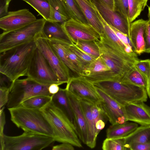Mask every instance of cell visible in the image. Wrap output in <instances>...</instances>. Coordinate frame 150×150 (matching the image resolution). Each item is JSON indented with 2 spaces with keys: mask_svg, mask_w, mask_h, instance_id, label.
I'll use <instances>...</instances> for the list:
<instances>
[{
  "mask_svg": "<svg viewBox=\"0 0 150 150\" xmlns=\"http://www.w3.org/2000/svg\"><path fill=\"white\" fill-rule=\"evenodd\" d=\"M37 47L33 41L0 53V73L13 83L26 76Z\"/></svg>",
  "mask_w": 150,
  "mask_h": 150,
  "instance_id": "6da1fadb",
  "label": "cell"
},
{
  "mask_svg": "<svg viewBox=\"0 0 150 150\" xmlns=\"http://www.w3.org/2000/svg\"><path fill=\"white\" fill-rule=\"evenodd\" d=\"M41 110L53 129L55 141L83 147L73 123L51 100Z\"/></svg>",
  "mask_w": 150,
  "mask_h": 150,
  "instance_id": "7a4b0ae2",
  "label": "cell"
},
{
  "mask_svg": "<svg viewBox=\"0 0 150 150\" xmlns=\"http://www.w3.org/2000/svg\"><path fill=\"white\" fill-rule=\"evenodd\" d=\"M8 109L11 120L18 128L54 138L53 129L41 109L21 105Z\"/></svg>",
  "mask_w": 150,
  "mask_h": 150,
  "instance_id": "3957f363",
  "label": "cell"
},
{
  "mask_svg": "<svg viewBox=\"0 0 150 150\" xmlns=\"http://www.w3.org/2000/svg\"><path fill=\"white\" fill-rule=\"evenodd\" d=\"M95 42L99 49L100 57L120 80L139 60L137 57L128 55L119 51L103 33L100 35V40Z\"/></svg>",
  "mask_w": 150,
  "mask_h": 150,
  "instance_id": "277c9868",
  "label": "cell"
},
{
  "mask_svg": "<svg viewBox=\"0 0 150 150\" xmlns=\"http://www.w3.org/2000/svg\"><path fill=\"white\" fill-rule=\"evenodd\" d=\"M92 83L123 106L133 102H145L147 99L146 89L132 85L115 81H105Z\"/></svg>",
  "mask_w": 150,
  "mask_h": 150,
  "instance_id": "5b68a950",
  "label": "cell"
},
{
  "mask_svg": "<svg viewBox=\"0 0 150 150\" xmlns=\"http://www.w3.org/2000/svg\"><path fill=\"white\" fill-rule=\"evenodd\" d=\"M46 21L43 18L37 19L17 30L3 32L0 35V53L14 47L36 41L41 37Z\"/></svg>",
  "mask_w": 150,
  "mask_h": 150,
  "instance_id": "8992f818",
  "label": "cell"
},
{
  "mask_svg": "<svg viewBox=\"0 0 150 150\" xmlns=\"http://www.w3.org/2000/svg\"><path fill=\"white\" fill-rule=\"evenodd\" d=\"M0 141V150H41L50 146L55 140L52 137L24 131L17 136L4 134Z\"/></svg>",
  "mask_w": 150,
  "mask_h": 150,
  "instance_id": "52a82bcc",
  "label": "cell"
},
{
  "mask_svg": "<svg viewBox=\"0 0 150 150\" xmlns=\"http://www.w3.org/2000/svg\"><path fill=\"white\" fill-rule=\"evenodd\" d=\"M50 85L40 83L27 77L16 80L10 87L7 108L8 109L19 106L23 101L36 96H52L53 95L48 91Z\"/></svg>",
  "mask_w": 150,
  "mask_h": 150,
  "instance_id": "ba28073f",
  "label": "cell"
},
{
  "mask_svg": "<svg viewBox=\"0 0 150 150\" xmlns=\"http://www.w3.org/2000/svg\"><path fill=\"white\" fill-rule=\"evenodd\" d=\"M28 78L46 85L62 84L41 52L37 47L27 75Z\"/></svg>",
  "mask_w": 150,
  "mask_h": 150,
  "instance_id": "9c48e42d",
  "label": "cell"
},
{
  "mask_svg": "<svg viewBox=\"0 0 150 150\" xmlns=\"http://www.w3.org/2000/svg\"><path fill=\"white\" fill-rule=\"evenodd\" d=\"M37 48L57 76L62 84L67 83L71 71L62 60L47 39L40 37L35 41Z\"/></svg>",
  "mask_w": 150,
  "mask_h": 150,
  "instance_id": "30bf717a",
  "label": "cell"
},
{
  "mask_svg": "<svg viewBox=\"0 0 150 150\" xmlns=\"http://www.w3.org/2000/svg\"><path fill=\"white\" fill-rule=\"evenodd\" d=\"M65 33L72 44L80 40L96 41L100 35L91 25L70 18L61 24Z\"/></svg>",
  "mask_w": 150,
  "mask_h": 150,
  "instance_id": "8fae6325",
  "label": "cell"
},
{
  "mask_svg": "<svg viewBox=\"0 0 150 150\" xmlns=\"http://www.w3.org/2000/svg\"><path fill=\"white\" fill-rule=\"evenodd\" d=\"M100 98L96 104L112 125L127 121L124 106L120 104L100 88L94 86Z\"/></svg>",
  "mask_w": 150,
  "mask_h": 150,
  "instance_id": "7c38bea8",
  "label": "cell"
},
{
  "mask_svg": "<svg viewBox=\"0 0 150 150\" xmlns=\"http://www.w3.org/2000/svg\"><path fill=\"white\" fill-rule=\"evenodd\" d=\"M65 88L79 99L97 104L100 98L93 84L81 76L71 77Z\"/></svg>",
  "mask_w": 150,
  "mask_h": 150,
  "instance_id": "4fadbf2b",
  "label": "cell"
},
{
  "mask_svg": "<svg viewBox=\"0 0 150 150\" xmlns=\"http://www.w3.org/2000/svg\"><path fill=\"white\" fill-rule=\"evenodd\" d=\"M103 18L110 26L130 38V24L129 20L118 12L112 10L101 0H90Z\"/></svg>",
  "mask_w": 150,
  "mask_h": 150,
  "instance_id": "5bb4252c",
  "label": "cell"
},
{
  "mask_svg": "<svg viewBox=\"0 0 150 150\" xmlns=\"http://www.w3.org/2000/svg\"><path fill=\"white\" fill-rule=\"evenodd\" d=\"M36 20L35 16L27 9L10 11L0 18V28L4 32H8L24 27Z\"/></svg>",
  "mask_w": 150,
  "mask_h": 150,
  "instance_id": "9a60e30c",
  "label": "cell"
},
{
  "mask_svg": "<svg viewBox=\"0 0 150 150\" xmlns=\"http://www.w3.org/2000/svg\"><path fill=\"white\" fill-rule=\"evenodd\" d=\"M67 92L73 112V124L77 134L80 140L86 145L88 138L87 127L85 116L79 100L67 90Z\"/></svg>",
  "mask_w": 150,
  "mask_h": 150,
  "instance_id": "2e32d148",
  "label": "cell"
},
{
  "mask_svg": "<svg viewBox=\"0 0 150 150\" xmlns=\"http://www.w3.org/2000/svg\"><path fill=\"white\" fill-rule=\"evenodd\" d=\"M124 106L127 121L141 125H150V107L144 102H133Z\"/></svg>",
  "mask_w": 150,
  "mask_h": 150,
  "instance_id": "e0dca14e",
  "label": "cell"
},
{
  "mask_svg": "<svg viewBox=\"0 0 150 150\" xmlns=\"http://www.w3.org/2000/svg\"><path fill=\"white\" fill-rule=\"evenodd\" d=\"M147 20L142 19L137 20L130 24V39L134 51L137 55L144 52V34Z\"/></svg>",
  "mask_w": 150,
  "mask_h": 150,
  "instance_id": "ac0fdd59",
  "label": "cell"
},
{
  "mask_svg": "<svg viewBox=\"0 0 150 150\" xmlns=\"http://www.w3.org/2000/svg\"><path fill=\"white\" fill-rule=\"evenodd\" d=\"M86 18L88 24L101 35L104 32L103 25L90 0H75Z\"/></svg>",
  "mask_w": 150,
  "mask_h": 150,
  "instance_id": "d6986e66",
  "label": "cell"
},
{
  "mask_svg": "<svg viewBox=\"0 0 150 150\" xmlns=\"http://www.w3.org/2000/svg\"><path fill=\"white\" fill-rule=\"evenodd\" d=\"M41 37L48 40H55L72 44L60 23L46 20Z\"/></svg>",
  "mask_w": 150,
  "mask_h": 150,
  "instance_id": "ffe728a7",
  "label": "cell"
},
{
  "mask_svg": "<svg viewBox=\"0 0 150 150\" xmlns=\"http://www.w3.org/2000/svg\"><path fill=\"white\" fill-rule=\"evenodd\" d=\"M103 25V33L112 45L121 52L125 54L134 57H137V54L130 49L127 47L120 40L113 30L106 22L98 11L92 4Z\"/></svg>",
  "mask_w": 150,
  "mask_h": 150,
  "instance_id": "44dd1931",
  "label": "cell"
},
{
  "mask_svg": "<svg viewBox=\"0 0 150 150\" xmlns=\"http://www.w3.org/2000/svg\"><path fill=\"white\" fill-rule=\"evenodd\" d=\"M79 100L86 121L88 134L86 145L91 149H93L96 146L97 138L95 135L91 110V105L92 103L84 100Z\"/></svg>",
  "mask_w": 150,
  "mask_h": 150,
  "instance_id": "7402d4cb",
  "label": "cell"
},
{
  "mask_svg": "<svg viewBox=\"0 0 150 150\" xmlns=\"http://www.w3.org/2000/svg\"><path fill=\"white\" fill-rule=\"evenodd\" d=\"M138 126L137 123L128 121L122 124L111 125L106 130L107 138H123L132 133Z\"/></svg>",
  "mask_w": 150,
  "mask_h": 150,
  "instance_id": "603a6c76",
  "label": "cell"
},
{
  "mask_svg": "<svg viewBox=\"0 0 150 150\" xmlns=\"http://www.w3.org/2000/svg\"><path fill=\"white\" fill-rule=\"evenodd\" d=\"M46 0L50 8V15L48 21L62 24L70 19L62 0Z\"/></svg>",
  "mask_w": 150,
  "mask_h": 150,
  "instance_id": "cb8c5ba5",
  "label": "cell"
},
{
  "mask_svg": "<svg viewBox=\"0 0 150 150\" xmlns=\"http://www.w3.org/2000/svg\"><path fill=\"white\" fill-rule=\"evenodd\" d=\"M51 101L56 107L61 110L73 123V114L65 88H60L57 93L52 97Z\"/></svg>",
  "mask_w": 150,
  "mask_h": 150,
  "instance_id": "d4e9b609",
  "label": "cell"
},
{
  "mask_svg": "<svg viewBox=\"0 0 150 150\" xmlns=\"http://www.w3.org/2000/svg\"><path fill=\"white\" fill-rule=\"evenodd\" d=\"M124 139L129 150L132 144L150 142V125L138 126Z\"/></svg>",
  "mask_w": 150,
  "mask_h": 150,
  "instance_id": "484cf974",
  "label": "cell"
},
{
  "mask_svg": "<svg viewBox=\"0 0 150 150\" xmlns=\"http://www.w3.org/2000/svg\"><path fill=\"white\" fill-rule=\"evenodd\" d=\"M147 79L133 65L120 79L119 81L146 88Z\"/></svg>",
  "mask_w": 150,
  "mask_h": 150,
  "instance_id": "4316f807",
  "label": "cell"
},
{
  "mask_svg": "<svg viewBox=\"0 0 150 150\" xmlns=\"http://www.w3.org/2000/svg\"><path fill=\"white\" fill-rule=\"evenodd\" d=\"M53 49L57 54L65 65L76 76H80L81 73L78 68L69 59L65 53L61 41L55 40H48Z\"/></svg>",
  "mask_w": 150,
  "mask_h": 150,
  "instance_id": "83f0119b",
  "label": "cell"
},
{
  "mask_svg": "<svg viewBox=\"0 0 150 150\" xmlns=\"http://www.w3.org/2000/svg\"><path fill=\"white\" fill-rule=\"evenodd\" d=\"M91 110L95 135L97 138L100 132L104 128L106 123L108 120L96 104H91Z\"/></svg>",
  "mask_w": 150,
  "mask_h": 150,
  "instance_id": "f1b7e54d",
  "label": "cell"
},
{
  "mask_svg": "<svg viewBox=\"0 0 150 150\" xmlns=\"http://www.w3.org/2000/svg\"><path fill=\"white\" fill-rule=\"evenodd\" d=\"M109 71L111 70L100 57L86 65L80 76L99 74Z\"/></svg>",
  "mask_w": 150,
  "mask_h": 150,
  "instance_id": "f546056e",
  "label": "cell"
},
{
  "mask_svg": "<svg viewBox=\"0 0 150 150\" xmlns=\"http://www.w3.org/2000/svg\"><path fill=\"white\" fill-rule=\"evenodd\" d=\"M52 97L43 95L36 96L23 101L20 105L28 108L41 109L51 101Z\"/></svg>",
  "mask_w": 150,
  "mask_h": 150,
  "instance_id": "4dcf8cb0",
  "label": "cell"
},
{
  "mask_svg": "<svg viewBox=\"0 0 150 150\" xmlns=\"http://www.w3.org/2000/svg\"><path fill=\"white\" fill-rule=\"evenodd\" d=\"M148 0H128V19L130 23L140 14L146 6Z\"/></svg>",
  "mask_w": 150,
  "mask_h": 150,
  "instance_id": "1f68e13d",
  "label": "cell"
},
{
  "mask_svg": "<svg viewBox=\"0 0 150 150\" xmlns=\"http://www.w3.org/2000/svg\"><path fill=\"white\" fill-rule=\"evenodd\" d=\"M70 18L83 23H88L75 0H62Z\"/></svg>",
  "mask_w": 150,
  "mask_h": 150,
  "instance_id": "d6a6232c",
  "label": "cell"
},
{
  "mask_svg": "<svg viewBox=\"0 0 150 150\" xmlns=\"http://www.w3.org/2000/svg\"><path fill=\"white\" fill-rule=\"evenodd\" d=\"M22 0L31 6L46 20H49L50 15V8L46 0Z\"/></svg>",
  "mask_w": 150,
  "mask_h": 150,
  "instance_id": "836d02e7",
  "label": "cell"
},
{
  "mask_svg": "<svg viewBox=\"0 0 150 150\" xmlns=\"http://www.w3.org/2000/svg\"><path fill=\"white\" fill-rule=\"evenodd\" d=\"M95 41L80 40L73 44L89 55L97 58L100 57V53Z\"/></svg>",
  "mask_w": 150,
  "mask_h": 150,
  "instance_id": "e575fe53",
  "label": "cell"
},
{
  "mask_svg": "<svg viewBox=\"0 0 150 150\" xmlns=\"http://www.w3.org/2000/svg\"><path fill=\"white\" fill-rule=\"evenodd\" d=\"M102 149L103 150H129L124 138L120 139L107 138L103 142Z\"/></svg>",
  "mask_w": 150,
  "mask_h": 150,
  "instance_id": "d590c367",
  "label": "cell"
},
{
  "mask_svg": "<svg viewBox=\"0 0 150 150\" xmlns=\"http://www.w3.org/2000/svg\"><path fill=\"white\" fill-rule=\"evenodd\" d=\"M61 41L64 50L68 57L71 61L78 68L81 75L87 64L69 49V45L71 44Z\"/></svg>",
  "mask_w": 150,
  "mask_h": 150,
  "instance_id": "8d00e7d4",
  "label": "cell"
},
{
  "mask_svg": "<svg viewBox=\"0 0 150 150\" xmlns=\"http://www.w3.org/2000/svg\"><path fill=\"white\" fill-rule=\"evenodd\" d=\"M69 47L74 53L85 62L87 65L96 59L87 54L73 44L69 45Z\"/></svg>",
  "mask_w": 150,
  "mask_h": 150,
  "instance_id": "74e56055",
  "label": "cell"
},
{
  "mask_svg": "<svg viewBox=\"0 0 150 150\" xmlns=\"http://www.w3.org/2000/svg\"><path fill=\"white\" fill-rule=\"evenodd\" d=\"M134 65L143 74L147 79L150 76V59L138 60L134 64Z\"/></svg>",
  "mask_w": 150,
  "mask_h": 150,
  "instance_id": "f35d334b",
  "label": "cell"
},
{
  "mask_svg": "<svg viewBox=\"0 0 150 150\" xmlns=\"http://www.w3.org/2000/svg\"><path fill=\"white\" fill-rule=\"evenodd\" d=\"M115 10L116 11L128 20V0H114Z\"/></svg>",
  "mask_w": 150,
  "mask_h": 150,
  "instance_id": "ab89813d",
  "label": "cell"
},
{
  "mask_svg": "<svg viewBox=\"0 0 150 150\" xmlns=\"http://www.w3.org/2000/svg\"><path fill=\"white\" fill-rule=\"evenodd\" d=\"M113 30L120 40L127 47L130 49L134 52V49L130 39L126 35L120 32L112 27L109 25Z\"/></svg>",
  "mask_w": 150,
  "mask_h": 150,
  "instance_id": "60d3db41",
  "label": "cell"
},
{
  "mask_svg": "<svg viewBox=\"0 0 150 150\" xmlns=\"http://www.w3.org/2000/svg\"><path fill=\"white\" fill-rule=\"evenodd\" d=\"M10 88L4 87H0V108L6 104L8 100Z\"/></svg>",
  "mask_w": 150,
  "mask_h": 150,
  "instance_id": "b9f144b4",
  "label": "cell"
},
{
  "mask_svg": "<svg viewBox=\"0 0 150 150\" xmlns=\"http://www.w3.org/2000/svg\"><path fill=\"white\" fill-rule=\"evenodd\" d=\"M144 52L150 53V20H147L144 34Z\"/></svg>",
  "mask_w": 150,
  "mask_h": 150,
  "instance_id": "7bdbcfd3",
  "label": "cell"
},
{
  "mask_svg": "<svg viewBox=\"0 0 150 150\" xmlns=\"http://www.w3.org/2000/svg\"><path fill=\"white\" fill-rule=\"evenodd\" d=\"M11 0H0V18L7 15L8 8Z\"/></svg>",
  "mask_w": 150,
  "mask_h": 150,
  "instance_id": "ee69618b",
  "label": "cell"
},
{
  "mask_svg": "<svg viewBox=\"0 0 150 150\" xmlns=\"http://www.w3.org/2000/svg\"><path fill=\"white\" fill-rule=\"evenodd\" d=\"M129 150H150V142L132 144L129 146Z\"/></svg>",
  "mask_w": 150,
  "mask_h": 150,
  "instance_id": "f6af8a7d",
  "label": "cell"
},
{
  "mask_svg": "<svg viewBox=\"0 0 150 150\" xmlns=\"http://www.w3.org/2000/svg\"><path fill=\"white\" fill-rule=\"evenodd\" d=\"M4 107L0 110V137L4 136V130L6 123L5 115L4 111Z\"/></svg>",
  "mask_w": 150,
  "mask_h": 150,
  "instance_id": "bcb514c9",
  "label": "cell"
},
{
  "mask_svg": "<svg viewBox=\"0 0 150 150\" xmlns=\"http://www.w3.org/2000/svg\"><path fill=\"white\" fill-rule=\"evenodd\" d=\"M52 150H74V148L72 145L65 143L53 146Z\"/></svg>",
  "mask_w": 150,
  "mask_h": 150,
  "instance_id": "7dc6e473",
  "label": "cell"
},
{
  "mask_svg": "<svg viewBox=\"0 0 150 150\" xmlns=\"http://www.w3.org/2000/svg\"><path fill=\"white\" fill-rule=\"evenodd\" d=\"M58 84L55 83L50 84L48 88L49 93L52 95L57 93L60 88Z\"/></svg>",
  "mask_w": 150,
  "mask_h": 150,
  "instance_id": "c3c4849f",
  "label": "cell"
},
{
  "mask_svg": "<svg viewBox=\"0 0 150 150\" xmlns=\"http://www.w3.org/2000/svg\"><path fill=\"white\" fill-rule=\"evenodd\" d=\"M112 10H115L114 0H101Z\"/></svg>",
  "mask_w": 150,
  "mask_h": 150,
  "instance_id": "681fc988",
  "label": "cell"
},
{
  "mask_svg": "<svg viewBox=\"0 0 150 150\" xmlns=\"http://www.w3.org/2000/svg\"><path fill=\"white\" fill-rule=\"evenodd\" d=\"M146 89L147 95L150 98V76L147 79L146 86Z\"/></svg>",
  "mask_w": 150,
  "mask_h": 150,
  "instance_id": "f907efd6",
  "label": "cell"
},
{
  "mask_svg": "<svg viewBox=\"0 0 150 150\" xmlns=\"http://www.w3.org/2000/svg\"><path fill=\"white\" fill-rule=\"evenodd\" d=\"M148 18L149 20H150V6L148 7Z\"/></svg>",
  "mask_w": 150,
  "mask_h": 150,
  "instance_id": "816d5d0a",
  "label": "cell"
}]
</instances>
